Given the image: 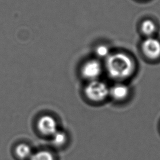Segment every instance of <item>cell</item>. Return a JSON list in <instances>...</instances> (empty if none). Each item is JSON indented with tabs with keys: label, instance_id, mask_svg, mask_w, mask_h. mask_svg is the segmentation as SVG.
Segmentation results:
<instances>
[{
	"label": "cell",
	"instance_id": "obj_6",
	"mask_svg": "<svg viewBox=\"0 0 160 160\" xmlns=\"http://www.w3.org/2000/svg\"><path fill=\"white\" fill-rule=\"evenodd\" d=\"M128 92V88L125 84H116L109 89V94L112 98L116 100H122L125 99Z\"/></svg>",
	"mask_w": 160,
	"mask_h": 160
},
{
	"label": "cell",
	"instance_id": "obj_8",
	"mask_svg": "<svg viewBox=\"0 0 160 160\" xmlns=\"http://www.w3.org/2000/svg\"><path fill=\"white\" fill-rule=\"evenodd\" d=\"M68 136L66 133L61 130H58L51 136V142L56 147L63 146L67 141Z\"/></svg>",
	"mask_w": 160,
	"mask_h": 160
},
{
	"label": "cell",
	"instance_id": "obj_7",
	"mask_svg": "<svg viewBox=\"0 0 160 160\" xmlns=\"http://www.w3.org/2000/svg\"><path fill=\"white\" fill-rule=\"evenodd\" d=\"M32 153L31 148L26 144H19L15 148L16 156L21 160H29Z\"/></svg>",
	"mask_w": 160,
	"mask_h": 160
},
{
	"label": "cell",
	"instance_id": "obj_1",
	"mask_svg": "<svg viewBox=\"0 0 160 160\" xmlns=\"http://www.w3.org/2000/svg\"><path fill=\"white\" fill-rule=\"evenodd\" d=\"M106 68L110 76L120 79L126 78L131 74L134 64L132 59L127 54L116 53L108 57Z\"/></svg>",
	"mask_w": 160,
	"mask_h": 160
},
{
	"label": "cell",
	"instance_id": "obj_3",
	"mask_svg": "<svg viewBox=\"0 0 160 160\" xmlns=\"http://www.w3.org/2000/svg\"><path fill=\"white\" fill-rule=\"evenodd\" d=\"M102 71L100 62L96 59L86 61L81 68V76L89 81L96 80Z\"/></svg>",
	"mask_w": 160,
	"mask_h": 160
},
{
	"label": "cell",
	"instance_id": "obj_2",
	"mask_svg": "<svg viewBox=\"0 0 160 160\" xmlns=\"http://www.w3.org/2000/svg\"><path fill=\"white\" fill-rule=\"evenodd\" d=\"M109 89L107 84L98 79L89 81L84 88L86 98L94 102H99L105 99L109 95Z\"/></svg>",
	"mask_w": 160,
	"mask_h": 160
},
{
	"label": "cell",
	"instance_id": "obj_5",
	"mask_svg": "<svg viewBox=\"0 0 160 160\" xmlns=\"http://www.w3.org/2000/svg\"><path fill=\"white\" fill-rule=\"evenodd\" d=\"M142 48L144 53L151 59L160 56V41L154 38H148L142 43Z\"/></svg>",
	"mask_w": 160,
	"mask_h": 160
},
{
	"label": "cell",
	"instance_id": "obj_4",
	"mask_svg": "<svg viewBox=\"0 0 160 160\" xmlns=\"http://www.w3.org/2000/svg\"><path fill=\"white\" fill-rule=\"evenodd\" d=\"M37 126L39 131L45 136H51L58 130L56 120L50 115H44L40 117Z\"/></svg>",
	"mask_w": 160,
	"mask_h": 160
},
{
	"label": "cell",
	"instance_id": "obj_11",
	"mask_svg": "<svg viewBox=\"0 0 160 160\" xmlns=\"http://www.w3.org/2000/svg\"><path fill=\"white\" fill-rule=\"evenodd\" d=\"M109 48L106 45H99L96 49V53L98 56L100 58H104L108 56L109 54Z\"/></svg>",
	"mask_w": 160,
	"mask_h": 160
},
{
	"label": "cell",
	"instance_id": "obj_10",
	"mask_svg": "<svg viewBox=\"0 0 160 160\" xmlns=\"http://www.w3.org/2000/svg\"><path fill=\"white\" fill-rule=\"evenodd\" d=\"M141 29L145 34L149 36L155 31L156 26L152 21L150 19H147L142 22L141 26Z\"/></svg>",
	"mask_w": 160,
	"mask_h": 160
},
{
	"label": "cell",
	"instance_id": "obj_9",
	"mask_svg": "<svg viewBox=\"0 0 160 160\" xmlns=\"http://www.w3.org/2000/svg\"><path fill=\"white\" fill-rule=\"evenodd\" d=\"M29 160H54L51 152L47 150H41L33 152Z\"/></svg>",
	"mask_w": 160,
	"mask_h": 160
}]
</instances>
